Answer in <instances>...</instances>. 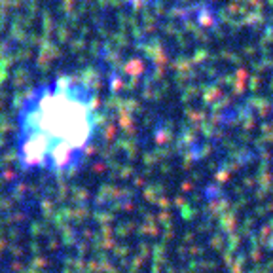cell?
<instances>
[{"label":"cell","mask_w":273,"mask_h":273,"mask_svg":"<svg viewBox=\"0 0 273 273\" xmlns=\"http://www.w3.org/2000/svg\"><path fill=\"white\" fill-rule=\"evenodd\" d=\"M15 150L25 169L65 175L80 165L95 131L89 91L57 80L35 89L15 118Z\"/></svg>","instance_id":"1"}]
</instances>
